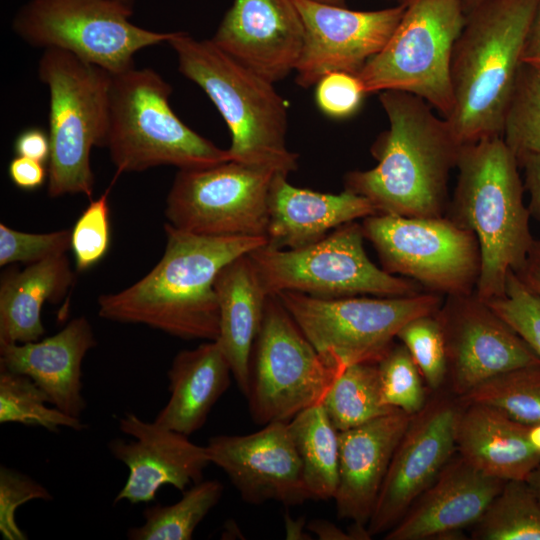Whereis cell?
Instances as JSON below:
<instances>
[{"instance_id": "obj_11", "label": "cell", "mask_w": 540, "mask_h": 540, "mask_svg": "<svg viewBox=\"0 0 540 540\" xmlns=\"http://www.w3.org/2000/svg\"><path fill=\"white\" fill-rule=\"evenodd\" d=\"M342 371L324 361L278 297L270 294L249 363L245 397L254 422H289L321 403Z\"/></svg>"}, {"instance_id": "obj_28", "label": "cell", "mask_w": 540, "mask_h": 540, "mask_svg": "<svg viewBox=\"0 0 540 540\" xmlns=\"http://www.w3.org/2000/svg\"><path fill=\"white\" fill-rule=\"evenodd\" d=\"M75 274L66 254L9 269L0 280V344L28 343L45 334L41 310L58 303L73 285Z\"/></svg>"}, {"instance_id": "obj_41", "label": "cell", "mask_w": 540, "mask_h": 540, "mask_svg": "<svg viewBox=\"0 0 540 540\" xmlns=\"http://www.w3.org/2000/svg\"><path fill=\"white\" fill-rule=\"evenodd\" d=\"M41 483L15 469L0 467V532L5 540H26L27 535L16 523L19 506L31 500H52Z\"/></svg>"}, {"instance_id": "obj_9", "label": "cell", "mask_w": 540, "mask_h": 540, "mask_svg": "<svg viewBox=\"0 0 540 540\" xmlns=\"http://www.w3.org/2000/svg\"><path fill=\"white\" fill-rule=\"evenodd\" d=\"M274 295L324 361L340 370L355 363H377L407 322L435 313L443 303V295L427 291L373 298L328 299L290 291Z\"/></svg>"}, {"instance_id": "obj_32", "label": "cell", "mask_w": 540, "mask_h": 540, "mask_svg": "<svg viewBox=\"0 0 540 540\" xmlns=\"http://www.w3.org/2000/svg\"><path fill=\"white\" fill-rule=\"evenodd\" d=\"M475 540H540V503L524 480L506 481L472 526Z\"/></svg>"}, {"instance_id": "obj_31", "label": "cell", "mask_w": 540, "mask_h": 540, "mask_svg": "<svg viewBox=\"0 0 540 540\" xmlns=\"http://www.w3.org/2000/svg\"><path fill=\"white\" fill-rule=\"evenodd\" d=\"M223 484L201 480L183 491L174 504H155L143 511L144 522L127 531L130 540H190L197 526L222 497Z\"/></svg>"}, {"instance_id": "obj_14", "label": "cell", "mask_w": 540, "mask_h": 540, "mask_svg": "<svg viewBox=\"0 0 540 540\" xmlns=\"http://www.w3.org/2000/svg\"><path fill=\"white\" fill-rule=\"evenodd\" d=\"M277 173L233 160L179 169L166 199L167 223L203 236L266 237L269 192Z\"/></svg>"}, {"instance_id": "obj_23", "label": "cell", "mask_w": 540, "mask_h": 540, "mask_svg": "<svg viewBox=\"0 0 540 540\" xmlns=\"http://www.w3.org/2000/svg\"><path fill=\"white\" fill-rule=\"evenodd\" d=\"M96 345L92 325L80 316L42 340L0 344V368L30 377L47 394L52 406L80 418L86 409L82 362Z\"/></svg>"}, {"instance_id": "obj_42", "label": "cell", "mask_w": 540, "mask_h": 540, "mask_svg": "<svg viewBox=\"0 0 540 540\" xmlns=\"http://www.w3.org/2000/svg\"><path fill=\"white\" fill-rule=\"evenodd\" d=\"M318 108L327 116L343 119L357 112L366 94L358 74L333 71L315 84Z\"/></svg>"}, {"instance_id": "obj_43", "label": "cell", "mask_w": 540, "mask_h": 540, "mask_svg": "<svg viewBox=\"0 0 540 540\" xmlns=\"http://www.w3.org/2000/svg\"><path fill=\"white\" fill-rule=\"evenodd\" d=\"M8 175L19 189L33 191L42 187L48 180V167L37 160L16 156L8 165Z\"/></svg>"}, {"instance_id": "obj_19", "label": "cell", "mask_w": 540, "mask_h": 540, "mask_svg": "<svg viewBox=\"0 0 540 540\" xmlns=\"http://www.w3.org/2000/svg\"><path fill=\"white\" fill-rule=\"evenodd\" d=\"M119 428L133 440L116 438L108 443L111 454L129 472L114 504L149 503L164 485L183 492L202 480L203 471L210 464L206 446L197 445L189 436L154 421H144L132 412L120 418Z\"/></svg>"}, {"instance_id": "obj_53", "label": "cell", "mask_w": 540, "mask_h": 540, "mask_svg": "<svg viewBox=\"0 0 540 540\" xmlns=\"http://www.w3.org/2000/svg\"><path fill=\"white\" fill-rule=\"evenodd\" d=\"M119 1L123 2L126 5H129V6L133 7V0H119Z\"/></svg>"}, {"instance_id": "obj_27", "label": "cell", "mask_w": 540, "mask_h": 540, "mask_svg": "<svg viewBox=\"0 0 540 540\" xmlns=\"http://www.w3.org/2000/svg\"><path fill=\"white\" fill-rule=\"evenodd\" d=\"M231 368L217 341L179 351L167 372L169 398L154 422L190 436L230 386Z\"/></svg>"}, {"instance_id": "obj_10", "label": "cell", "mask_w": 540, "mask_h": 540, "mask_svg": "<svg viewBox=\"0 0 540 540\" xmlns=\"http://www.w3.org/2000/svg\"><path fill=\"white\" fill-rule=\"evenodd\" d=\"M364 239L361 223L352 221L302 248L265 244L249 255L269 295L290 291L329 299L401 297L425 291L417 282L376 266L366 254Z\"/></svg>"}, {"instance_id": "obj_30", "label": "cell", "mask_w": 540, "mask_h": 540, "mask_svg": "<svg viewBox=\"0 0 540 540\" xmlns=\"http://www.w3.org/2000/svg\"><path fill=\"white\" fill-rule=\"evenodd\" d=\"M322 405L337 431H344L397 409L382 399L377 363L347 366L335 379Z\"/></svg>"}, {"instance_id": "obj_50", "label": "cell", "mask_w": 540, "mask_h": 540, "mask_svg": "<svg viewBox=\"0 0 540 540\" xmlns=\"http://www.w3.org/2000/svg\"><path fill=\"white\" fill-rule=\"evenodd\" d=\"M526 482L540 503V463L527 477Z\"/></svg>"}, {"instance_id": "obj_44", "label": "cell", "mask_w": 540, "mask_h": 540, "mask_svg": "<svg viewBox=\"0 0 540 540\" xmlns=\"http://www.w3.org/2000/svg\"><path fill=\"white\" fill-rule=\"evenodd\" d=\"M14 151L16 156L47 164L51 153L49 132L39 127H30L21 131L14 141Z\"/></svg>"}, {"instance_id": "obj_16", "label": "cell", "mask_w": 540, "mask_h": 540, "mask_svg": "<svg viewBox=\"0 0 540 540\" xmlns=\"http://www.w3.org/2000/svg\"><path fill=\"white\" fill-rule=\"evenodd\" d=\"M461 408L457 397L440 395L413 415L367 523L370 537L392 529L453 457Z\"/></svg>"}, {"instance_id": "obj_21", "label": "cell", "mask_w": 540, "mask_h": 540, "mask_svg": "<svg viewBox=\"0 0 540 540\" xmlns=\"http://www.w3.org/2000/svg\"><path fill=\"white\" fill-rule=\"evenodd\" d=\"M505 482L453 455L384 539H464L462 530L480 519Z\"/></svg>"}, {"instance_id": "obj_34", "label": "cell", "mask_w": 540, "mask_h": 540, "mask_svg": "<svg viewBox=\"0 0 540 540\" xmlns=\"http://www.w3.org/2000/svg\"><path fill=\"white\" fill-rule=\"evenodd\" d=\"M51 405L47 394L28 376L0 369V422L38 426L50 432L61 427L85 429L80 418Z\"/></svg>"}, {"instance_id": "obj_48", "label": "cell", "mask_w": 540, "mask_h": 540, "mask_svg": "<svg viewBox=\"0 0 540 540\" xmlns=\"http://www.w3.org/2000/svg\"><path fill=\"white\" fill-rule=\"evenodd\" d=\"M307 529L321 540H353L350 532H345L330 521L314 519L307 524Z\"/></svg>"}, {"instance_id": "obj_36", "label": "cell", "mask_w": 540, "mask_h": 540, "mask_svg": "<svg viewBox=\"0 0 540 540\" xmlns=\"http://www.w3.org/2000/svg\"><path fill=\"white\" fill-rule=\"evenodd\" d=\"M383 402L415 415L427 404L423 377L407 348L393 343L377 362Z\"/></svg>"}, {"instance_id": "obj_33", "label": "cell", "mask_w": 540, "mask_h": 540, "mask_svg": "<svg viewBox=\"0 0 540 540\" xmlns=\"http://www.w3.org/2000/svg\"><path fill=\"white\" fill-rule=\"evenodd\" d=\"M458 399L496 409L527 426L540 425V364L500 373Z\"/></svg>"}, {"instance_id": "obj_3", "label": "cell", "mask_w": 540, "mask_h": 540, "mask_svg": "<svg viewBox=\"0 0 540 540\" xmlns=\"http://www.w3.org/2000/svg\"><path fill=\"white\" fill-rule=\"evenodd\" d=\"M519 166L502 136L460 150L457 184L445 216L477 237L481 271L475 292L485 301L505 295L508 272L522 269L535 241Z\"/></svg>"}, {"instance_id": "obj_22", "label": "cell", "mask_w": 540, "mask_h": 540, "mask_svg": "<svg viewBox=\"0 0 540 540\" xmlns=\"http://www.w3.org/2000/svg\"><path fill=\"white\" fill-rule=\"evenodd\" d=\"M413 415L399 409L340 431L337 516L366 527L394 452Z\"/></svg>"}, {"instance_id": "obj_20", "label": "cell", "mask_w": 540, "mask_h": 540, "mask_svg": "<svg viewBox=\"0 0 540 540\" xmlns=\"http://www.w3.org/2000/svg\"><path fill=\"white\" fill-rule=\"evenodd\" d=\"M211 40L275 83L296 70L304 25L293 0H234Z\"/></svg>"}, {"instance_id": "obj_25", "label": "cell", "mask_w": 540, "mask_h": 540, "mask_svg": "<svg viewBox=\"0 0 540 540\" xmlns=\"http://www.w3.org/2000/svg\"><path fill=\"white\" fill-rule=\"evenodd\" d=\"M456 450L477 470L503 481H526L540 463L530 426L480 404H462Z\"/></svg>"}, {"instance_id": "obj_1", "label": "cell", "mask_w": 540, "mask_h": 540, "mask_svg": "<svg viewBox=\"0 0 540 540\" xmlns=\"http://www.w3.org/2000/svg\"><path fill=\"white\" fill-rule=\"evenodd\" d=\"M166 246L140 280L98 297V314L143 324L186 340L216 341L219 306L214 281L223 266L267 243L266 237L203 236L164 224Z\"/></svg>"}, {"instance_id": "obj_35", "label": "cell", "mask_w": 540, "mask_h": 540, "mask_svg": "<svg viewBox=\"0 0 540 540\" xmlns=\"http://www.w3.org/2000/svg\"><path fill=\"white\" fill-rule=\"evenodd\" d=\"M502 137L517 159L540 156V70L522 64Z\"/></svg>"}, {"instance_id": "obj_40", "label": "cell", "mask_w": 540, "mask_h": 540, "mask_svg": "<svg viewBox=\"0 0 540 540\" xmlns=\"http://www.w3.org/2000/svg\"><path fill=\"white\" fill-rule=\"evenodd\" d=\"M71 248V231L26 233L0 224V266L32 264L52 256L66 254Z\"/></svg>"}, {"instance_id": "obj_12", "label": "cell", "mask_w": 540, "mask_h": 540, "mask_svg": "<svg viewBox=\"0 0 540 540\" xmlns=\"http://www.w3.org/2000/svg\"><path fill=\"white\" fill-rule=\"evenodd\" d=\"M132 13L119 0H30L12 28L33 47L65 50L118 74L135 67L139 50L168 42L174 33L139 27L129 20Z\"/></svg>"}, {"instance_id": "obj_6", "label": "cell", "mask_w": 540, "mask_h": 540, "mask_svg": "<svg viewBox=\"0 0 540 540\" xmlns=\"http://www.w3.org/2000/svg\"><path fill=\"white\" fill-rule=\"evenodd\" d=\"M172 88L156 71L112 74L105 146L117 175L158 166L195 169L231 160L228 150L189 128L169 104Z\"/></svg>"}, {"instance_id": "obj_45", "label": "cell", "mask_w": 540, "mask_h": 540, "mask_svg": "<svg viewBox=\"0 0 540 540\" xmlns=\"http://www.w3.org/2000/svg\"><path fill=\"white\" fill-rule=\"evenodd\" d=\"M518 162L524 172V188L529 193L530 216L540 222V156L525 155Z\"/></svg>"}, {"instance_id": "obj_51", "label": "cell", "mask_w": 540, "mask_h": 540, "mask_svg": "<svg viewBox=\"0 0 540 540\" xmlns=\"http://www.w3.org/2000/svg\"><path fill=\"white\" fill-rule=\"evenodd\" d=\"M487 0H461L464 11L466 14L471 12L473 9L481 5Z\"/></svg>"}, {"instance_id": "obj_52", "label": "cell", "mask_w": 540, "mask_h": 540, "mask_svg": "<svg viewBox=\"0 0 540 540\" xmlns=\"http://www.w3.org/2000/svg\"><path fill=\"white\" fill-rule=\"evenodd\" d=\"M316 1L329 3V4H334V5H339V4H341L343 2V0H316Z\"/></svg>"}, {"instance_id": "obj_38", "label": "cell", "mask_w": 540, "mask_h": 540, "mask_svg": "<svg viewBox=\"0 0 540 540\" xmlns=\"http://www.w3.org/2000/svg\"><path fill=\"white\" fill-rule=\"evenodd\" d=\"M486 302L540 358V294L510 270L505 295Z\"/></svg>"}, {"instance_id": "obj_8", "label": "cell", "mask_w": 540, "mask_h": 540, "mask_svg": "<svg viewBox=\"0 0 540 540\" xmlns=\"http://www.w3.org/2000/svg\"><path fill=\"white\" fill-rule=\"evenodd\" d=\"M404 13L383 49L358 73L366 94L411 93L447 118L453 109L451 60L465 25L461 0H403Z\"/></svg>"}, {"instance_id": "obj_18", "label": "cell", "mask_w": 540, "mask_h": 540, "mask_svg": "<svg viewBox=\"0 0 540 540\" xmlns=\"http://www.w3.org/2000/svg\"><path fill=\"white\" fill-rule=\"evenodd\" d=\"M210 463L222 469L241 498L285 506L312 499L287 422H272L247 435H217L206 445Z\"/></svg>"}, {"instance_id": "obj_24", "label": "cell", "mask_w": 540, "mask_h": 540, "mask_svg": "<svg viewBox=\"0 0 540 540\" xmlns=\"http://www.w3.org/2000/svg\"><path fill=\"white\" fill-rule=\"evenodd\" d=\"M288 175L277 173L268 198L266 245L297 249L323 239L341 225L378 214L365 197L344 189L321 193L291 185Z\"/></svg>"}, {"instance_id": "obj_15", "label": "cell", "mask_w": 540, "mask_h": 540, "mask_svg": "<svg viewBox=\"0 0 540 540\" xmlns=\"http://www.w3.org/2000/svg\"><path fill=\"white\" fill-rule=\"evenodd\" d=\"M437 316L446 348L447 382L457 398L500 373L540 364L525 340L475 291L446 296Z\"/></svg>"}, {"instance_id": "obj_39", "label": "cell", "mask_w": 540, "mask_h": 540, "mask_svg": "<svg viewBox=\"0 0 540 540\" xmlns=\"http://www.w3.org/2000/svg\"><path fill=\"white\" fill-rule=\"evenodd\" d=\"M110 188L91 200L71 230V249L77 271L83 272L107 254L110 246Z\"/></svg>"}, {"instance_id": "obj_29", "label": "cell", "mask_w": 540, "mask_h": 540, "mask_svg": "<svg viewBox=\"0 0 540 540\" xmlns=\"http://www.w3.org/2000/svg\"><path fill=\"white\" fill-rule=\"evenodd\" d=\"M287 425L312 499L334 498L339 482V431L322 402L301 411Z\"/></svg>"}, {"instance_id": "obj_46", "label": "cell", "mask_w": 540, "mask_h": 540, "mask_svg": "<svg viewBox=\"0 0 540 540\" xmlns=\"http://www.w3.org/2000/svg\"><path fill=\"white\" fill-rule=\"evenodd\" d=\"M522 64L540 70V3L526 39Z\"/></svg>"}, {"instance_id": "obj_13", "label": "cell", "mask_w": 540, "mask_h": 540, "mask_svg": "<svg viewBox=\"0 0 540 540\" xmlns=\"http://www.w3.org/2000/svg\"><path fill=\"white\" fill-rule=\"evenodd\" d=\"M365 239L374 247L382 269L417 282L440 295L475 291L481 271L476 235L448 217L375 214L362 219Z\"/></svg>"}, {"instance_id": "obj_37", "label": "cell", "mask_w": 540, "mask_h": 540, "mask_svg": "<svg viewBox=\"0 0 540 540\" xmlns=\"http://www.w3.org/2000/svg\"><path fill=\"white\" fill-rule=\"evenodd\" d=\"M396 338L409 351L426 386L432 391L440 390L447 382V356L437 311L413 318Z\"/></svg>"}, {"instance_id": "obj_17", "label": "cell", "mask_w": 540, "mask_h": 540, "mask_svg": "<svg viewBox=\"0 0 540 540\" xmlns=\"http://www.w3.org/2000/svg\"><path fill=\"white\" fill-rule=\"evenodd\" d=\"M304 25V45L296 67L301 87L325 74H358L386 45L405 9L401 4L374 11H354L316 0H293Z\"/></svg>"}, {"instance_id": "obj_2", "label": "cell", "mask_w": 540, "mask_h": 540, "mask_svg": "<svg viewBox=\"0 0 540 540\" xmlns=\"http://www.w3.org/2000/svg\"><path fill=\"white\" fill-rule=\"evenodd\" d=\"M379 101L389 127L371 147L377 165L346 173L344 188L367 198L378 214L444 216L450 172L463 145L420 97L387 90Z\"/></svg>"}, {"instance_id": "obj_7", "label": "cell", "mask_w": 540, "mask_h": 540, "mask_svg": "<svg viewBox=\"0 0 540 540\" xmlns=\"http://www.w3.org/2000/svg\"><path fill=\"white\" fill-rule=\"evenodd\" d=\"M38 75L49 90L48 195L93 196L90 155L104 147L112 74L61 49H45Z\"/></svg>"}, {"instance_id": "obj_49", "label": "cell", "mask_w": 540, "mask_h": 540, "mask_svg": "<svg viewBox=\"0 0 540 540\" xmlns=\"http://www.w3.org/2000/svg\"><path fill=\"white\" fill-rule=\"evenodd\" d=\"M285 537L287 539H311L304 532V518L292 519L288 514L284 516Z\"/></svg>"}, {"instance_id": "obj_26", "label": "cell", "mask_w": 540, "mask_h": 540, "mask_svg": "<svg viewBox=\"0 0 540 540\" xmlns=\"http://www.w3.org/2000/svg\"><path fill=\"white\" fill-rule=\"evenodd\" d=\"M214 288L219 306L216 341L240 391L246 395L251 352L269 294L249 253L223 266L215 278Z\"/></svg>"}, {"instance_id": "obj_4", "label": "cell", "mask_w": 540, "mask_h": 540, "mask_svg": "<svg viewBox=\"0 0 540 540\" xmlns=\"http://www.w3.org/2000/svg\"><path fill=\"white\" fill-rule=\"evenodd\" d=\"M540 0H487L466 14L451 60L453 109L445 118L461 145L502 136Z\"/></svg>"}, {"instance_id": "obj_5", "label": "cell", "mask_w": 540, "mask_h": 540, "mask_svg": "<svg viewBox=\"0 0 540 540\" xmlns=\"http://www.w3.org/2000/svg\"><path fill=\"white\" fill-rule=\"evenodd\" d=\"M168 43L180 73L207 94L223 117L231 134V160L287 175L297 169L298 155L287 146L288 105L273 82L211 39L174 32Z\"/></svg>"}, {"instance_id": "obj_47", "label": "cell", "mask_w": 540, "mask_h": 540, "mask_svg": "<svg viewBox=\"0 0 540 540\" xmlns=\"http://www.w3.org/2000/svg\"><path fill=\"white\" fill-rule=\"evenodd\" d=\"M516 274L528 287L540 294V239H535L524 266Z\"/></svg>"}]
</instances>
